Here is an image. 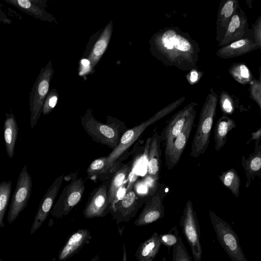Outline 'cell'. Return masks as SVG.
I'll return each instance as SVG.
<instances>
[{"mask_svg": "<svg viewBox=\"0 0 261 261\" xmlns=\"http://www.w3.org/2000/svg\"><path fill=\"white\" fill-rule=\"evenodd\" d=\"M152 54L164 65L183 71L197 68L200 51L198 43L177 27L161 29L150 40Z\"/></svg>", "mask_w": 261, "mask_h": 261, "instance_id": "6da1fadb", "label": "cell"}, {"mask_svg": "<svg viewBox=\"0 0 261 261\" xmlns=\"http://www.w3.org/2000/svg\"><path fill=\"white\" fill-rule=\"evenodd\" d=\"M185 99V97L178 99L157 112L148 120L125 131L122 135L118 145L107 156L106 169L108 174L112 175L120 165V158L137 141L148 126L173 111L184 101Z\"/></svg>", "mask_w": 261, "mask_h": 261, "instance_id": "7a4b0ae2", "label": "cell"}, {"mask_svg": "<svg viewBox=\"0 0 261 261\" xmlns=\"http://www.w3.org/2000/svg\"><path fill=\"white\" fill-rule=\"evenodd\" d=\"M81 122L93 141L112 150L118 145L122 135L127 130L123 122L115 118L107 120V123L99 121L94 117L90 109L81 117Z\"/></svg>", "mask_w": 261, "mask_h": 261, "instance_id": "3957f363", "label": "cell"}, {"mask_svg": "<svg viewBox=\"0 0 261 261\" xmlns=\"http://www.w3.org/2000/svg\"><path fill=\"white\" fill-rule=\"evenodd\" d=\"M218 101V94L212 88L202 105L192 143L190 155L194 158L204 154L208 146Z\"/></svg>", "mask_w": 261, "mask_h": 261, "instance_id": "277c9868", "label": "cell"}, {"mask_svg": "<svg viewBox=\"0 0 261 261\" xmlns=\"http://www.w3.org/2000/svg\"><path fill=\"white\" fill-rule=\"evenodd\" d=\"M209 216L217 240L231 259L247 261L240 244L239 237L231 226L212 211H209Z\"/></svg>", "mask_w": 261, "mask_h": 261, "instance_id": "5b68a950", "label": "cell"}, {"mask_svg": "<svg viewBox=\"0 0 261 261\" xmlns=\"http://www.w3.org/2000/svg\"><path fill=\"white\" fill-rule=\"evenodd\" d=\"M54 73L51 61L41 68L33 85L30 96V125L33 128L42 113L45 99L48 93L50 82Z\"/></svg>", "mask_w": 261, "mask_h": 261, "instance_id": "8992f818", "label": "cell"}, {"mask_svg": "<svg viewBox=\"0 0 261 261\" xmlns=\"http://www.w3.org/2000/svg\"><path fill=\"white\" fill-rule=\"evenodd\" d=\"M179 225L191 247L194 261H201L202 249L200 243V229L192 201L188 200L180 217Z\"/></svg>", "mask_w": 261, "mask_h": 261, "instance_id": "52a82bcc", "label": "cell"}, {"mask_svg": "<svg viewBox=\"0 0 261 261\" xmlns=\"http://www.w3.org/2000/svg\"><path fill=\"white\" fill-rule=\"evenodd\" d=\"M85 189V181L83 178H74L62 190L52 207L51 215L56 218H61L67 215L81 201Z\"/></svg>", "mask_w": 261, "mask_h": 261, "instance_id": "ba28073f", "label": "cell"}, {"mask_svg": "<svg viewBox=\"0 0 261 261\" xmlns=\"http://www.w3.org/2000/svg\"><path fill=\"white\" fill-rule=\"evenodd\" d=\"M33 182L27 165L20 171L14 192L12 197L7 221L13 223L26 207L31 195Z\"/></svg>", "mask_w": 261, "mask_h": 261, "instance_id": "9c48e42d", "label": "cell"}, {"mask_svg": "<svg viewBox=\"0 0 261 261\" xmlns=\"http://www.w3.org/2000/svg\"><path fill=\"white\" fill-rule=\"evenodd\" d=\"M167 194L166 185L158 182L153 192L148 195L144 207L134 224L137 226L147 225L163 218L165 215L163 200Z\"/></svg>", "mask_w": 261, "mask_h": 261, "instance_id": "30bf717a", "label": "cell"}, {"mask_svg": "<svg viewBox=\"0 0 261 261\" xmlns=\"http://www.w3.org/2000/svg\"><path fill=\"white\" fill-rule=\"evenodd\" d=\"M196 116V109L189 115L180 133L173 140L166 144L165 158L168 170L172 169L179 162L188 142Z\"/></svg>", "mask_w": 261, "mask_h": 261, "instance_id": "8fae6325", "label": "cell"}, {"mask_svg": "<svg viewBox=\"0 0 261 261\" xmlns=\"http://www.w3.org/2000/svg\"><path fill=\"white\" fill-rule=\"evenodd\" d=\"M110 179L104 180L90 193L83 211L85 218L103 217L110 213L108 192Z\"/></svg>", "mask_w": 261, "mask_h": 261, "instance_id": "7c38bea8", "label": "cell"}, {"mask_svg": "<svg viewBox=\"0 0 261 261\" xmlns=\"http://www.w3.org/2000/svg\"><path fill=\"white\" fill-rule=\"evenodd\" d=\"M147 196H139L133 188L126 191L124 196L116 203L110 213L117 224L127 222L134 218L139 209L145 203Z\"/></svg>", "mask_w": 261, "mask_h": 261, "instance_id": "4fadbf2b", "label": "cell"}, {"mask_svg": "<svg viewBox=\"0 0 261 261\" xmlns=\"http://www.w3.org/2000/svg\"><path fill=\"white\" fill-rule=\"evenodd\" d=\"M245 13L240 7L231 17L218 46L222 47L245 37H253L252 30L249 29Z\"/></svg>", "mask_w": 261, "mask_h": 261, "instance_id": "5bb4252c", "label": "cell"}, {"mask_svg": "<svg viewBox=\"0 0 261 261\" xmlns=\"http://www.w3.org/2000/svg\"><path fill=\"white\" fill-rule=\"evenodd\" d=\"M64 177V175L63 174L58 177L48 189L42 198L32 225L30 230L31 234L41 227L50 212Z\"/></svg>", "mask_w": 261, "mask_h": 261, "instance_id": "9a60e30c", "label": "cell"}, {"mask_svg": "<svg viewBox=\"0 0 261 261\" xmlns=\"http://www.w3.org/2000/svg\"><path fill=\"white\" fill-rule=\"evenodd\" d=\"M197 103L191 102L174 114L160 135L161 141L165 145L171 142L182 130L188 118Z\"/></svg>", "mask_w": 261, "mask_h": 261, "instance_id": "2e32d148", "label": "cell"}, {"mask_svg": "<svg viewBox=\"0 0 261 261\" xmlns=\"http://www.w3.org/2000/svg\"><path fill=\"white\" fill-rule=\"evenodd\" d=\"M253 37H247L220 47L216 55L220 58H233L260 49Z\"/></svg>", "mask_w": 261, "mask_h": 261, "instance_id": "e0dca14e", "label": "cell"}, {"mask_svg": "<svg viewBox=\"0 0 261 261\" xmlns=\"http://www.w3.org/2000/svg\"><path fill=\"white\" fill-rule=\"evenodd\" d=\"M92 236L86 228L79 229L72 233L67 240L59 254V259L65 260L78 253L85 245L88 244Z\"/></svg>", "mask_w": 261, "mask_h": 261, "instance_id": "ac0fdd59", "label": "cell"}, {"mask_svg": "<svg viewBox=\"0 0 261 261\" xmlns=\"http://www.w3.org/2000/svg\"><path fill=\"white\" fill-rule=\"evenodd\" d=\"M239 8L238 0H222L220 3L216 23V40L218 43L222 39L231 17Z\"/></svg>", "mask_w": 261, "mask_h": 261, "instance_id": "d6986e66", "label": "cell"}, {"mask_svg": "<svg viewBox=\"0 0 261 261\" xmlns=\"http://www.w3.org/2000/svg\"><path fill=\"white\" fill-rule=\"evenodd\" d=\"M4 1L35 18L50 22L54 20L53 16L45 10L44 7L45 2L44 1L4 0Z\"/></svg>", "mask_w": 261, "mask_h": 261, "instance_id": "ffe728a7", "label": "cell"}, {"mask_svg": "<svg viewBox=\"0 0 261 261\" xmlns=\"http://www.w3.org/2000/svg\"><path fill=\"white\" fill-rule=\"evenodd\" d=\"M160 135L154 132L150 138L148 153V176L154 182L158 183L161 167L162 150Z\"/></svg>", "mask_w": 261, "mask_h": 261, "instance_id": "44dd1931", "label": "cell"}, {"mask_svg": "<svg viewBox=\"0 0 261 261\" xmlns=\"http://www.w3.org/2000/svg\"><path fill=\"white\" fill-rule=\"evenodd\" d=\"M131 169L130 162L120 165L112 174L108 189V197L111 213L117 202L118 193L127 177Z\"/></svg>", "mask_w": 261, "mask_h": 261, "instance_id": "7402d4cb", "label": "cell"}, {"mask_svg": "<svg viewBox=\"0 0 261 261\" xmlns=\"http://www.w3.org/2000/svg\"><path fill=\"white\" fill-rule=\"evenodd\" d=\"M241 164L243 167L246 182L245 187L248 188L256 177L261 175V145H255L254 151L247 158L242 156Z\"/></svg>", "mask_w": 261, "mask_h": 261, "instance_id": "603a6c76", "label": "cell"}, {"mask_svg": "<svg viewBox=\"0 0 261 261\" xmlns=\"http://www.w3.org/2000/svg\"><path fill=\"white\" fill-rule=\"evenodd\" d=\"M4 125V139L6 150L8 157L12 159L16 142L18 127L14 114H6Z\"/></svg>", "mask_w": 261, "mask_h": 261, "instance_id": "cb8c5ba5", "label": "cell"}, {"mask_svg": "<svg viewBox=\"0 0 261 261\" xmlns=\"http://www.w3.org/2000/svg\"><path fill=\"white\" fill-rule=\"evenodd\" d=\"M161 245L159 234L154 232L140 245L136 251L135 257L138 261H153Z\"/></svg>", "mask_w": 261, "mask_h": 261, "instance_id": "d4e9b609", "label": "cell"}, {"mask_svg": "<svg viewBox=\"0 0 261 261\" xmlns=\"http://www.w3.org/2000/svg\"><path fill=\"white\" fill-rule=\"evenodd\" d=\"M236 127L234 121L223 114L218 119L214 128L215 149L219 151L225 145L228 133Z\"/></svg>", "mask_w": 261, "mask_h": 261, "instance_id": "484cf974", "label": "cell"}, {"mask_svg": "<svg viewBox=\"0 0 261 261\" xmlns=\"http://www.w3.org/2000/svg\"><path fill=\"white\" fill-rule=\"evenodd\" d=\"M112 32V24H109L96 41L89 56V61L94 65L105 51Z\"/></svg>", "mask_w": 261, "mask_h": 261, "instance_id": "4316f807", "label": "cell"}, {"mask_svg": "<svg viewBox=\"0 0 261 261\" xmlns=\"http://www.w3.org/2000/svg\"><path fill=\"white\" fill-rule=\"evenodd\" d=\"M219 179L236 197H239L241 179L234 168L222 172L219 175Z\"/></svg>", "mask_w": 261, "mask_h": 261, "instance_id": "83f0119b", "label": "cell"}, {"mask_svg": "<svg viewBox=\"0 0 261 261\" xmlns=\"http://www.w3.org/2000/svg\"><path fill=\"white\" fill-rule=\"evenodd\" d=\"M12 182L3 180L0 183V228L4 227V217L11 193Z\"/></svg>", "mask_w": 261, "mask_h": 261, "instance_id": "f1b7e54d", "label": "cell"}, {"mask_svg": "<svg viewBox=\"0 0 261 261\" xmlns=\"http://www.w3.org/2000/svg\"><path fill=\"white\" fill-rule=\"evenodd\" d=\"M107 161V156L100 157L93 161L87 169V178L96 179L102 176L105 177L104 175L108 177L109 175L106 169Z\"/></svg>", "mask_w": 261, "mask_h": 261, "instance_id": "f546056e", "label": "cell"}, {"mask_svg": "<svg viewBox=\"0 0 261 261\" xmlns=\"http://www.w3.org/2000/svg\"><path fill=\"white\" fill-rule=\"evenodd\" d=\"M229 74L238 83L247 84L252 80V76L247 66L242 63L232 64L229 69Z\"/></svg>", "mask_w": 261, "mask_h": 261, "instance_id": "4dcf8cb0", "label": "cell"}, {"mask_svg": "<svg viewBox=\"0 0 261 261\" xmlns=\"http://www.w3.org/2000/svg\"><path fill=\"white\" fill-rule=\"evenodd\" d=\"M162 245L170 248L175 246L181 238L176 226L173 227L168 232L159 235Z\"/></svg>", "mask_w": 261, "mask_h": 261, "instance_id": "1f68e13d", "label": "cell"}, {"mask_svg": "<svg viewBox=\"0 0 261 261\" xmlns=\"http://www.w3.org/2000/svg\"><path fill=\"white\" fill-rule=\"evenodd\" d=\"M172 261H192L181 238L173 247Z\"/></svg>", "mask_w": 261, "mask_h": 261, "instance_id": "d6a6232c", "label": "cell"}, {"mask_svg": "<svg viewBox=\"0 0 261 261\" xmlns=\"http://www.w3.org/2000/svg\"><path fill=\"white\" fill-rule=\"evenodd\" d=\"M58 99V94L56 89H51L47 94L44 101L42 113L47 115L50 113L56 107Z\"/></svg>", "mask_w": 261, "mask_h": 261, "instance_id": "836d02e7", "label": "cell"}, {"mask_svg": "<svg viewBox=\"0 0 261 261\" xmlns=\"http://www.w3.org/2000/svg\"><path fill=\"white\" fill-rule=\"evenodd\" d=\"M220 105L223 114L228 116L233 113L234 105L232 98L225 91H222L220 95Z\"/></svg>", "mask_w": 261, "mask_h": 261, "instance_id": "e575fe53", "label": "cell"}, {"mask_svg": "<svg viewBox=\"0 0 261 261\" xmlns=\"http://www.w3.org/2000/svg\"><path fill=\"white\" fill-rule=\"evenodd\" d=\"M250 92L251 98L255 101L258 105L259 109L261 108L260 100V80L258 81L252 80L250 82Z\"/></svg>", "mask_w": 261, "mask_h": 261, "instance_id": "d590c367", "label": "cell"}, {"mask_svg": "<svg viewBox=\"0 0 261 261\" xmlns=\"http://www.w3.org/2000/svg\"><path fill=\"white\" fill-rule=\"evenodd\" d=\"M251 30L255 42L261 47V16L256 20Z\"/></svg>", "mask_w": 261, "mask_h": 261, "instance_id": "8d00e7d4", "label": "cell"}, {"mask_svg": "<svg viewBox=\"0 0 261 261\" xmlns=\"http://www.w3.org/2000/svg\"><path fill=\"white\" fill-rule=\"evenodd\" d=\"M128 183L126 188V192L132 189L138 176L135 171L130 169L128 175Z\"/></svg>", "mask_w": 261, "mask_h": 261, "instance_id": "74e56055", "label": "cell"}, {"mask_svg": "<svg viewBox=\"0 0 261 261\" xmlns=\"http://www.w3.org/2000/svg\"><path fill=\"white\" fill-rule=\"evenodd\" d=\"M200 72H199L197 68L192 69L190 71L189 74L187 76L188 82L193 84L195 83L200 78Z\"/></svg>", "mask_w": 261, "mask_h": 261, "instance_id": "f35d334b", "label": "cell"}, {"mask_svg": "<svg viewBox=\"0 0 261 261\" xmlns=\"http://www.w3.org/2000/svg\"><path fill=\"white\" fill-rule=\"evenodd\" d=\"M252 140H255V145L260 143L261 140V127L257 131L251 133V139L248 141L247 144H248Z\"/></svg>", "mask_w": 261, "mask_h": 261, "instance_id": "ab89813d", "label": "cell"}, {"mask_svg": "<svg viewBox=\"0 0 261 261\" xmlns=\"http://www.w3.org/2000/svg\"><path fill=\"white\" fill-rule=\"evenodd\" d=\"M90 61L89 60L83 59L81 60V74H85L90 69Z\"/></svg>", "mask_w": 261, "mask_h": 261, "instance_id": "60d3db41", "label": "cell"}, {"mask_svg": "<svg viewBox=\"0 0 261 261\" xmlns=\"http://www.w3.org/2000/svg\"><path fill=\"white\" fill-rule=\"evenodd\" d=\"M0 22L8 24H10L12 22V19L8 16L1 7H0Z\"/></svg>", "mask_w": 261, "mask_h": 261, "instance_id": "b9f144b4", "label": "cell"}, {"mask_svg": "<svg viewBox=\"0 0 261 261\" xmlns=\"http://www.w3.org/2000/svg\"><path fill=\"white\" fill-rule=\"evenodd\" d=\"M122 261H127V255H126V251L125 246L124 244L123 245V256H122Z\"/></svg>", "mask_w": 261, "mask_h": 261, "instance_id": "7bdbcfd3", "label": "cell"}, {"mask_svg": "<svg viewBox=\"0 0 261 261\" xmlns=\"http://www.w3.org/2000/svg\"><path fill=\"white\" fill-rule=\"evenodd\" d=\"M162 261H167V260H166V257H164V258L162 259Z\"/></svg>", "mask_w": 261, "mask_h": 261, "instance_id": "ee69618b", "label": "cell"}, {"mask_svg": "<svg viewBox=\"0 0 261 261\" xmlns=\"http://www.w3.org/2000/svg\"><path fill=\"white\" fill-rule=\"evenodd\" d=\"M0 261H2V260L0 259Z\"/></svg>", "mask_w": 261, "mask_h": 261, "instance_id": "f6af8a7d", "label": "cell"}]
</instances>
